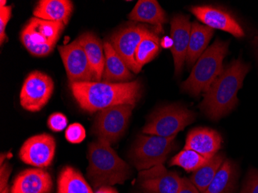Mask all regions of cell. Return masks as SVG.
I'll return each mask as SVG.
<instances>
[{
    "instance_id": "26",
    "label": "cell",
    "mask_w": 258,
    "mask_h": 193,
    "mask_svg": "<svg viewBox=\"0 0 258 193\" xmlns=\"http://www.w3.org/2000/svg\"><path fill=\"white\" fill-rule=\"evenodd\" d=\"M224 161V155L217 154L206 165L194 172L189 180L200 192H204L208 188Z\"/></svg>"
},
{
    "instance_id": "12",
    "label": "cell",
    "mask_w": 258,
    "mask_h": 193,
    "mask_svg": "<svg viewBox=\"0 0 258 193\" xmlns=\"http://www.w3.org/2000/svg\"><path fill=\"white\" fill-rule=\"evenodd\" d=\"M55 151V139L50 135L44 133L27 139L20 149V158L27 165L46 168L51 165Z\"/></svg>"
},
{
    "instance_id": "17",
    "label": "cell",
    "mask_w": 258,
    "mask_h": 193,
    "mask_svg": "<svg viewBox=\"0 0 258 193\" xmlns=\"http://www.w3.org/2000/svg\"><path fill=\"white\" fill-rule=\"evenodd\" d=\"M222 137L217 131L197 127L189 132L184 149H191L207 159H212L221 148Z\"/></svg>"
},
{
    "instance_id": "27",
    "label": "cell",
    "mask_w": 258,
    "mask_h": 193,
    "mask_svg": "<svg viewBox=\"0 0 258 193\" xmlns=\"http://www.w3.org/2000/svg\"><path fill=\"white\" fill-rule=\"evenodd\" d=\"M210 159L191 149H185L172 158L169 165H177L184 168L186 172H196L204 166Z\"/></svg>"
},
{
    "instance_id": "5",
    "label": "cell",
    "mask_w": 258,
    "mask_h": 193,
    "mask_svg": "<svg viewBox=\"0 0 258 193\" xmlns=\"http://www.w3.org/2000/svg\"><path fill=\"white\" fill-rule=\"evenodd\" d=\"M64 26L33 17L22 30L20 40L30 54L46 56L53 51Z\"/></svg>"
},
{
    "instance_id": "29",
    "label": "cell",
    "mask_w": 258,
    "mask_h": 193,
    "mask_svg": "<svg viewBox=\"0 0 258 193\" xmlns=\"http://www.w3.org/2000/svg\"><path fill=\"white\" fill-rule=\"evenodd\" d=\"M11 17V6L0 7V43L1 45L7 40L6 28Z\"/></svg>"
},
{
    "instance_id": "32",
    "label": "cell",
    "mask_w": 258,
    "mask_h": 193,
    "mask_svg": "<svg viewBox=\"0 0 258 193\" xmlns=\"http://www.w3.org/2000/svg\"><path fill=\"white\" fill-rule=\"evenodd\" d=\"M12 169L8 162H4L0 167V193H10L8 181Z\"/></svg>"
},
{
    "instance_id": "33",
    "label": "cell",
    "mask_w": 258,
    "mask_h": 193,
    "mask_svg": "<svg viewBox=\"0 0 258 193\" xmlns=\"http://www.w3.org/2000/svg\"><path fill=\"white\" fill-rule=\"evenodd\" d=\"M178 193H201L197 187L191 182L190 180L182 178V185Z\"/></svg>"
},
{
    "instance_id": "31",
    "label": "cell",
    "mask_w": 258,
    "mask_h": 193,
    "mask_svg": "<svg viewBox=\"0 0 258 193\" xmlns=\"http://www.w3.org/2000/svg\"><path fill=\"white\" fill-rule=\"evenodd\" d=\"M240 193H258V171L250 169Z\"/></svg>"
},
{
    "instance_id": "25",
    "label": "cell",
    "mask_w": 258,
    "mask_h": 193,
    "mask_svg": "<svg viewBox=\"0 0 258 193\" xmlns=\"http://www.w3.org/2000/svg\"><path fill=\"white\" fill-rule=\"evenodd\" d=\"M156 32L151 30L136 49L135 61L139 73L143 66L152 61L161 51V43Z\"/></svg>"
},
{
    "instance_id": "15",
    "label": "cell",
    "mask_w": 258,
    "mask_h": 193,
    "mask_svg": "<svg viewBox=\"0 0 258 193\" xmlns=\"http://www.w3.org/2000/svg\"><path fill=\"white\" fill-rule=\"evenodd\" d=\"M190 10L192 14L207 27L228 32L236 37L244 36V32L240 24L225 10L210 6L194 7Z\"/></svg>"
},
{
    "instance_id": "9",
    "label": "cell",
    "mask_w": 258,
    "mask_h": 193,
    "mask_svg": "<svg viewBox=\"0 0 258 193\" xmlns=\"http://www.w3.org/2000/svg\"><path fill=\"white\" fill-rule=\"evenodd\" d=\"M54 89L53 80L40 71H33L26 78L20 92V104L27 111L37 112L50 101Z\"/></svg>"
},
{
    "instance_id": "23",
    "label": "cell",
    "mask_w": 258,
    "mask_h": 193,
    "mask_svg": "<svg viewBox=\"0 0 258 193\" xmlns=\"http://www.w3.org/2000/svg\"><path fill=\"white\" fill-rule=\"evenodd\" d=\"M237 168L235 164L226 159L216 174L212 182L203 193H234L237 184Z\"/></svg>"
},
{
    "instance_id": "28",
    "label": "cell",
    "mask_w": 258,
    "mask_h": 193,
    "mask_svg": "<svg viewBox=\"0 0 258 193\" xmlns=\"http://www.w3.org/2000/svg\"><path fill=\"white\" fill-rule=\"evenodd\" d=\"M65 138L72 144H79L86 138V131L79 123H75L67 127Z\"/></svg>"
},
{
    "instance_id": "13",
    "label": "cell",
    "mask_w": 258,
    "mask_h": 193,
    "mask_svg": "<svg viewBox=\"0 0 258 193\" xmlns=\"http://www.w3.org/2000/svg\"><path fill=\"white\" fill-rule=\"evenodd\" d=\"M182 178L176 172L168 171L163 164L141 171L139 182L146 193H178Z\"/></svg>"
},
{
    "instance_id": "19",
    "label": "cell",
    "mask_w": 258,
    "mask_h": 193,
    "mask_svg": "<svg viewBox=\"0 0 258 193\" xmlns=\"http://www.w3.org/2000/svg\"><path fill=\"white\" fill-rule=\"evenodd\" d=\"M105 63L103 72L102 80L104 82H124L133 79V75L127 68L124 60L115 51L110 42L104 43Z\"/></svg>"
},
{
    "instance_id": "37",
    "label": "cell",
    "mask_w": 258,
    "mask_h": 193,
    "mask_svg": "<svg viewBox=\"0 0 258 193\" xmlns=\"http://www.w3.org/2000/svg\"><path fill=\"white\" fill-rule=\"evenodd\" d=\"M110 193H118V191H116V190L114 189V188H112V187H111V192Z\"/></svg>"
},
{
    "instance_id": "10",
    "label": "cell",
    "mask_w": 258,
    "mask_h": 193,
    "mask_svg": "<svg viewBox=\"0 0 258 193\" xmlns=\"http://www.w3.org/2000/svg\"><path fill=\"white\" fill-rule=\"evenodd\" d=\"M70 84L95 81L88 56L78 40L58 46Z\"/></svg>"
},
{
    "instance_id": "34",
    "label": "cell",
    "mask_w": 258,
    "mask_h": 193,
    "mask_svg": "<svg viewBox=\"0 0 258 193\" xmlns=\"http://www.w3.org/2000/svg\"><path fill=\"white\" fill-rule=\"evenodd\" d=\"M160 43L161 46H162V47L172 48V43H173V42H172V38H169V37H164V38L162 39V40L160 42Z\"/></svg>"
},
{
    "instance_id": "11",
    "label": "cell",
    "mask_w": 258,
    "mask_h": 193,
    "mask_svg": "<svg viewBox=\"0 0 258 193\" xmlns=\"http://www.w3.org/2000/svg\"><path fill=\"white\" fill-rule=\"evenodd\" d=\"M151 31L149 27L140 24H131L123 27L112 35L110 43L119 54L130 71L139 73L135 54L140 42Z\"/></svg>"
},
{
    "instance_id": "22",
    "label": "cell",
    "mask_w": 258,
    "mask_h": 193,
    "mask_svg": "<svg viewBox=\"0 0 258 193\" xmlns=\"http://www.w3.org/2000/svg\"><path fill=\"white\" fill-rule=\"evenodd\" d=\"M214 35V29L203 26L197 22L192 23L190 40L187 51V65L189 68L194 66L196 62L205 52L210 40Z\"/></svg>"
},
{
    "instance_id": "2",
    "label": "cell",
    "mask_w": 258,
    "mask_h": 193,
    "mask_svg": "<svg viewBox=\"0 0 258 193\" xmlns=\"http://www.w3.org/2000/svg\"><path fill=\"white\" fill-rule=\"evenodd\" d=\"M249 70L250 66L240 59L233 60L224 68L204 94L200 106L207 117L219 120L236 107L238 103L237 92L242 88Z\"/></svg>"
},
{
    "instance_id": "7",
    "label": "cell",
    "mask_w": 258,
    "mask_h": 193,
    "mask_svg": "<svg viewBox=\"0 0 258 193\" xmlns=\"http://www.w3.org/2000/svg\"><path fill=\"white\" fill-rule=\"evenodd\" d=\"M175 136H139L130 152V159L138 170L162 165L174 147Z\"/></svg>"
},
{
    "instance_id": "20",
    "label": "cell",
    "mask_w": 258,
    "mask_h": 193,
    "mask_svg": "<svg viewBox=\"0 0 258 193\" xmlns=\"http://www.w3.org/2000/svg\"><path fill=\"white\" fill-rule=\"evenodd\" d=\"M73 11V4L69 0H41L33 10L34 17L57 22L67 25Z\"/></svg>"
},
{
    "instance_id": "30",
    "label": "cell",
    "mask_w": 258,
    "mask_h": 193,
    "mask_svg": "<svg viewBox=\"0 0 258 193\" xmlns=\"http://www.w3.org/2000/svg\"><path fill=\"white\" fill-rule=\"evenodd\" d=\"M47 124L53 132H62L68 126V118L62 113H53L49 117Z\"/></svg>"
},
{
    "instance_id": "18",
    "label": "cell",
    "mask_w": 258,
    "mask_h": 193,
    "mask_svg": "<svg viewBox=\"0 0 258 193\" xmlns=\"http://www.w3.org/2000/svg\"><path fill=\"white\" fill-rule=\"evenodd\" d=\"M77 40L86 53L95 81L100 82L102 80L105 63L104 44L93 33H83Z\"/></svg>"
},
{
    "instance_id": "3",
    "label": "cell",
    "mask_w": 258,
    "mask_h": 193,
    "mask_svg": "<svg viewBox=\"0 0 258 193\" xmlns=\"http://www.w3.org/2000/svg\"><path fill=\"white\" fill-rule=\"evenodd\" d=\"M88 159V177L95 188L123 184L131 175L129 165L104 139L90 144Z\"/></svg>"
},
{
    "instance_id": "14",
    "label": "cell",
    "mask_w": 258,
    "mask_h": 193,
    "mask_svg": "<svg viewBox=\"0 0 258 193\" xmlns=\"http://www.w3.org/2000/svg\"><path fill=\"white\" fill-rule=\"evenodd\" d=\"M192 24L188 16H174L171 21V36H172V50L175 65V74L180 75L186 59L187 51L190 40Z\"/></svg>"
},
{
    "instance_id": "4",
    "label": "cell",
    "mask_w": 258,
    "mask_h": 193,
    "mask_svg": "<svg viewBox=\"0 0 258 193\" xmlns=\"http://www.w3.org/2000/svg\"><path fill=\"white\" fill-rule=\"evenodd\" d=\"M227 52L228 43L217 39L199 58L189 78L182 82V89L194 96L207 92L224 71L223 61Z\"/></svg>"
},
{
    "instance_id": "8",
    "label": "cell",
    "mask_w": 258,
    "mask_h": 193,
    "mask_svg": "<svg viewBox=\"0 0 258 193\" xmlns=\"http://www.w3.org/2000/svg\"><path fill=\"white\" fill-rule=\"evenodd\" d=\"M134 107L132 104H119L98 111L93 133L111 145L115 143L125 132Z\"/></svg>"
},
{
    "instance_id": "24",
    "label": "cell",
    "mask_w": 258,
    "mask_h": 193,
    "mask_svg": "<svg viewBox=\"0 0 258 193\" xmlns=\"http://www.w3.org/2000/svg\"><path fill=\"white\" fill-rule=\"evenodd\" d=\"M57 193H94L86 180L73 167L66 166L57 178Z\"/></svg>"
},
{
    "instance_id": "21",
    "label": "cell",
    "mask_w": 258,
    "mask_h": 193,
    "mask_svg": "<svg viewBox=\"0 0 258 193\" xmlns=\"http://www.w3.org/2000/svg\"><path fill=\"white\" fill-rule=\"evenodd\" d=\"M127 18L132 21L149 23L160 29L167 22L166 13L156 0H139Z\"/></svg>"
},
{
    "instance_id": "36",
    "label": "cell",
    "mask_w": 258,
    "mask_h": 193,
    "mask_svg": "<svg viewBox=\"0 0 258 193\" xmlns=\"http://www.w3.org/2000/svg\"><path fill=\"white\" fill-rule=\"evenodd\" d=\"M1 4H0V7H6V5H7V1H4V0H1Z\"/></svg>"
},
{
    "instance_id": "6",
    "label": "cell",
    "mask_w": 258,
    "mask_h": 193,
    "mask_svg": "<svg viewBox=\"0 0 258 193\" xmlns=\"http://www.w3.org/2000/svg\"><path fill=\"white\" fill-rule=\"evenodd\" d=\"M192 111L179 104L165 106L151 114L143 129L144 134L171 138L195 120Z\"/></svg>"
},
{
    "instance_id": "1",
    "label": "cell",
    "mask_w": 258,
    "mask_h": 193,
    "mask_svg": "<svg viewBox=\"0 0 258 193\" xmlns=\"http://www.w3.org/2000/svg\"><path fill=\"white\" fill-rule=\"evenodd\" d=\"M74 98L80 107L90 113L119 104L136 106L142 94L139 80L131 82L90 81L70 84Z\"/></svg>"
},
{
    "instance_id": "35",
    "label": "cell",
    "mask_w": 258,
    "mask_h": 193,
    "mask_svg": "<svg viewBox=\"0 0 258 193\" xmlns=\"http://www.w3.org/2000/svg\"><path fill=\"white\" fill-rule=\"evenodd\" d=\"M111 189V186H103L101 187L95 193H110Z\"/></svg>"
},
{
    "instance_id": "16",
    "label": "cell",
    "mask_w": 258,
    "mask_h": 193,
    "mask_svg": "<svg viewBox=\"0 0 258 193\" xmlns=\"http://www.w3.org/2000/svg\"><path fill=\"white\" fill-rule=\"evenodd\" d=\"M53 180L48 172L42 168H29L14 178L10 193H50Z\"/></svg>"
}]
</instances>
